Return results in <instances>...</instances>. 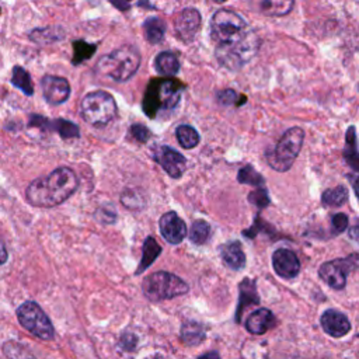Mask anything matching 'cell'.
Listing matches in <instances>:
<instances>
[{
  "label": "cell",
  "mask_w": 359,
  "mask_h": 359,
  "mask_svg": "<svg viewBox=\"0 0 359 359\" xmlns=\"http://www.w3.org/2000/svg\"><path fill=\"white\" fill-rule=\"evenodd\" d=\"M73 49H75L73 63L79 65V63H83L84 60H87L89 58L93 56V54L95 52V45L87 44L84 41H76L73 44Z\"/></svg>",
  "instance_id": "836d02e7"
},
{
  "label": "cell",
  "mask_w": 359,
  "mask_h": 359,
  "mask_svg": "<svg viewBox=\"0 0 359 359\" xmlns=\"http://www.w3.org/2000/svg\"><path fill=\"white\" fill-rule=\"evenodd\" d=\"M348 189L343 185H338L332 189H325L321 195V202L324 207L338 208L343 207L348 201Z\"/></svg>",
  "instance_id": "484cf974"
},
{
  "label": "cell",
  "mask_w": 359,
  "mask_h": 359,
  "mask_svg": "<svg viewBox=\"0 0 359 359\" xmlns=\"http://www.w3.org/2000/svg\"><path fill=\"white\" fill-rule=\"evenodd\" d=\"M142 290L143 295L149 301L161 302L185 295L189 290V286L185 281H183L180 277L174 274L159 271L145 278L142 283Z\"/></svg>",
  "instance_id": "5b68a950"
},
{
  "label": "cell",
  "mask_w": 359,
  "mask_h": 359,
  "mask_svg": "<svg viewBox=\"0 0 359 359\" xmlns=\"http://www.w3.org/2000/svg\"><path fill=\"white\" fill-rule=\"evenodd\" d=\"M9 259V253H8V248L3 243V240L0 239V266H5L8 263Z\"/></svg>",
  "instance_id": "60d3db41"
},
{
  "label": "cell",
  "mask_w": 359,
  "mask_h": 359,
  "mask_svg": "<svg viewBox=\"0 0 359 359\" xmlns=\"http://www.w3.org/2000/svg\"><path fill=\"white\" fill-rule=\"evenodd\" d=\"M352 185H354V189H355V194H356V198L359 201V176L352 180Z\"/></svg>",
  "instance_id": "ee69618b"
},
{
  "label": "cell",
  "mask_w": 359,
  "mask_h": 359,
  "mask_svg": "<svg viewBox=\"0 0 359 359\" xmlns=\"http://www.w3.org/2000/svg\"><path fill=\"white\" fill-rule=\"evenodd\" d=\"M248 200H250L253 204L258 205L259 208H264V207H267V205L270 204V200H268V197H267L266 189H258V191H255V192H251Z\"/></svg>",
  "instance_id": "f35d334b"
},
{
  "label": "cell",
  "mask_w": 359,
  "mask_h": 359,
  "mask_svg": "<svg viewBox=\"0 0 359 359\" xmlns=\"http://www.w3.org/2000/svg\"><path fill=\"white\" fill-rule=\"evenodd\" d=\"M121 202L124 207L132 211H138L145 207V200L142 194L137 189H125L121 195Z\"/></svg>",
  "instance_id": "1f68e13d"
},
{
  "label": "cell",
  "mask_w": 359,
  "mask_h": 359,
  "mask_svg": "<svg viewBox=\"0 0 359 359\" xmlns=\"http://www.w3.org/2000/svg\"><path fill=\"white\" fill-rule=\"evenodd\" d=\"M253 30L244 19L232 10H219L211 20V38L218 47H233L242 43Z\"/></svg>",
  "instance_id": "277c9868"
},
{
  "label": "cell",
  "mask_w": 359,
  "mask_h": 359,
  "mask_svg": "<svg viewBox=\"0 0 359 359\" xmlns=\"http://www.w3.org/2000/svg\"><path fill=\"white\" fill-rule=\"evenodd\" d=\"M349 238L355 242L359 243V223L358 224H354L351 229H349Z\"/></svg>",
  "instance_id": "b9f144b4"
},
{
  "label": "cell",
  "mask_w": 359,
  "mask_h": 359,
  "mask_svg": "<svg viewBox=\"0 0 359 359\" xmlns=\"http://www.w3.org/2000/svg\"><path fill=\"white\" fill-rule=\"evenodd\" d=\"M332 226H333V235L343 233L348 226V216L345 213H336L332 218Z\"/></svg>",
  "instance_id": "8d00e7d4"
},
{
  "label": "cell",
  "mask_w": 359,
  "mask_h": 359,
  "mask_svg": "<svg viewBox=\"0 0 359 359\" xmlns=\"http://www.w3.org/2000/svg\"><path fill=\"white\" fill-rule=\"evenodd\" d=\"M145 37L150 44H159L166 34V24L159 17H149L145 24Z\"/></svg>",
  "instance_id": "d4e9b609"
},
{
  "label": "cell",
  "mask_w": 359,
  "mask_h": 359,
  "mask_svg": "<svg viewBox=\"0 0 359 359\" xmlns=\"http://www.w3.org/2000/svg\"><path fill=\"white\" fill-rule=\"evenodd\" d=\"M41 87L45 100L51 106H60L67 103L71 97V84L65 78L47 75L41 79Z\"/></svg>",
  "instance_id": "7c38bea8"
},
{
  "label": "cell",
  "mask_w": 359,
  "mask_h": 359,
  "mask_svg": "<svg viewBox=\"0 0 359 359\" xmlns=\"http://www.w3.org/2000/svg\"><path fill=\"white\" fill-rule=\"evenodd\" d=\"M215 2H218V3H223V2H226V0H215Z\"/></svg>",
  "instance_id": "f6af8a7d"
},
{
  "label": "cell",
  "mask_w": 359,
  "mask_h": 359,
  "mask_svg": "<svg viewBox=\"0 0 359 359\" xmlns=\"http://www.w3.org/2000/svg\"><path fill=\"white\" fill-rule=\"evenodd\" d=\"M130 134H132V137L138 142H142V143L148 142L150 138V130L145 125H141V124H134L132 126H130Z\"/></svg>",
  "instance_id": "d590c367"
},
{
  "label": "cell",
  "mask_w": 359,
  "mask_h": 359,
  "mask_svg": "<svg viewBox=\"0 0 359 359\" xmlns=\"http://www.w3.org/2000/svg\"><path fill=\"white\" fill-rule=\"evenodd\" d=\"M79 188V178L69 167H58L32 181L25 189L27 201L38 208H54L69 200Z\"/></svg>",
  "instance_id": "6da1fadb"
},
{
  "label": "cell",
  "mask_w": 359,
  "mask_h": 359,
  "mask_svg": "<svg viewBox=\"0 0 359 359\" xmlns=\"http://www.w3.org/2000/svg\"><path fill=\"white\" fill-rule=\"evenodd\" d=\"M160 232L167 243L180 244L187 236V226L176 212H167L160 218Z\"/></svg>",
  "instance_id": "9a60e30c"
},
{
  "label": "cell",
  "mask_w": 359,
  "mask_h": 359,
  "mask_svg": "<svg viewBox=\"0 0 359 359\" xmlns=\"http://www.w3.org/2000/svg\"><path fill=\"white\" fill-rule=\"evenodd\" d=\"M176 137L178 143L184 149H192L200 143V134L197 132V129L189 126V125H180L176 129Z\"/></svg>",
  "instance_id": "83f0119b"
},
{
  "label": "cell",
  "mask_w": 359,
  "mask_h": 359,
  "mask_svg": "<svg viewBox=\"0 0 359 359\" xmlns=\"http://www.w3.org/2000/svg\"><path fill=\"white\" fill-rule=\"evenodd\" d=\"M345 160L348 161V165L359 172V152L356 149V135H355V128L349 126L347 132V148L344 150Z\"/></svg>",
  "instance_id": "f1b7e54d"
},
{
  "label": "cell",
  "mask_w": 359,
  "mask_h": 359,
  "mask_svg": "<svg viewBox=\"0 0 359 359\" xmlns=\"http://www.w3.org/2000/svg\"><path fill=\"white\" fill-rule=\"evenodd\" d=\"M211 236V226L208 222L205 220H197L194 222V224L191 226V232H189V240L194 244H198L202 246L208 242Z\"/></svg>",
  "instance_id": "4dcf8cb0"
},
{
  "label": "cell",
  "mask_w": 359,
  "mask_h": 359,
  "mask_svg": "<svg viewBox=\"0 0 359 359\" xmlns=\"http://www.w3.org/2000/svg\"><path fill=\"white\" fill-rule=\"evenodd\" d=\"M17 320L23 329L32 336L41 340H52L55 337V329L47 313L41 309L37 302H25L19 306L16 312Z\"/></svg>",
  "instance_id": "9c48e42d"
},
{
  "label": "cell",
  "mask_w": 359,
  "mask_h": 359,
  "mask_svg": "<svg viewBox=\"0 0 359 359\" xmlns=\"http://www.w3.org/2000/svg\"><path fill=\"white\" fill-rule=\"evenodd\" d=\"M141 67V54L135 47L124 45L103 56L97 63V72L122 83L132 78Z\"/></svg>",
  "instance_id": "7a4b0ae2"
},
{
  "label": "cell",
  "mask_w": 359,
  "mask_h": 359,
  "mask_svg": "<svg viewBox=\"0 0 359 359\" xmlns=\"http://www.w3.org/2000/svg\"><path fill=\"white\" fill-rule=\"evenodd\" d=\"M305 139V132L302 128H290L282 135L277 146L267 154V161L275 172L283 173L288 172L293 163H295L298 154L301 153Z\"/></svg>",
  "instance_id": "8992f818"
},
{
  "label": "cell",
  "mask_w": 359,
  "mask_h": 359,
  "mask_svg": "<svg viewBox=\"0 0 359 359\" xmlns=\"http://www.w3.org/2000/svg\"><path fill=\"white\" fill-rule=\"evenodd\" d=\"M121 344H122V349L125 351H134L137 347V337L134 334H124L121 338Z\"/></svg>",
  "instance_id": "ab89813d"
},
{
  "label": "cell",
  "mask_w": 359,
  "mask_h": 359,
  "mask_svg": "<svg viewBox=\"0 0 359 359\" xmlns=\"http://www.w3.org/2000/svg\"><path fill=\"white\" fill-rule=\"evenodd\" d=\"M95 219H97V222H100L103 224H113L117 220V211L113 205L106 204L97 209Z\"/></svg>",
  "instance_id": "e575fe53"
},
{
  "label": "cell",
  "mask_w": 359,
  "mask_h": 359,
  "mask_svg": "<svg viewBox=\"0 0 359 359\" xmlns=\"http://www.w3.org/2000/svg\"><path fill=\"white\" fill-rule=\"evenodd\" d=\"M207 332L201 323L197 321H185L181 327V340L188 347L200 345L205 340Z\"/></svg>",
  "instance_id": "7402d4cb"
},
{
  "label": "cell",
  "mask_w": 359,
  "mask_h": 359,
  "mask_svg": "<svg viewBox=\"0 0 359 359\" xmlns=\"http://www.w3.org/2000/svg\"><path fill=\"white\" fill-rule=\"evenodd\" d=\"M176 32L181 41L191 43L201 27V14L195 9L183 10L174 23Z\"/></svg>",
  "instance_id": "5bb4252c"
},
{
  "label": "cell",
  "mask_w": 359,
  "mask_h": 359,
  "mask_svg": "<svg viewBox=\"0 0 359 359\" xmlns=\"http://www.w3.org/2000/svg\"><path fill=\"white\" fill-rule=\"evenodd\" d=\"M83 119L93 126H104L117 115V103L114 97L103 90H97L84 95L80 104Z\"/></svg>",
  "instance_id": "52a82bcc"
},
{
  "label": "cell",
  "mask_w": 359,
  "mask_h": 359,
  "mask_svg": "<svg viewBox=\"0 0 359 359\" xmlns=\"http://www.w3.org/2000/svg\"><path fill=\"white\" fill-rule=\"evenodd\" d=\"M348 258H349V263L352 266V270H358L359 271V254H352Z\"/></svg>",
  "instance_id": "7bdbcfd3"
},
{
  "label": "cell",
  "mask_w": 359,
  "mask_h": 359,
  "mask_svg": "<svg viewBox=\"0 0 359 359\" xmlns=\"http://www.w3.org/2000/svg\"><path fill=\"white\" fill-rule=\"evenodd\" d=\"M273 267L281 278L293 279L301 271V261L292 250L278 248L273 254Z\"/></svg>",
  "instance_id": "4fadbf2b"
},
{
  "label": "cell",
  "mask_w": 359,
  "mask_h": 359,
  "mask_svg": "<svg viewBox=\"0 0 359 359\" xmlns=\"http://www.w3.org/2000/svg\"><path fill=\"white\" fill-rule=\"evenodd\" d=\"M125 2H130V0H125Z\"/></svg>",
  "instance_id": "bcb514c9"
},
{
  "label": "cell",
  "mask_w": 359,
  "mask_h": 359,
  "mask_svg": "<svg viewBox=\"0 0 359 359\" xmlns=\"http://www.w3.org/2000/svg\"><path fill=\"white\" fill-rule=\"evenodd\" d=\"M63 37H65V31L60 27L38 28L30 34V38L38 44H49V43L60 41Z\"/></svg>",
  "instance_id": "4316f807"
},
{
  "label": "cell",
  "mask_w": 359,
  "mask_h": 359,
  "mask_svg": "<svg viewBox=\"0 0 359 359\" xmlns=\"http://www.w3.org/2000/svg\"><path fill=\"white\" fill-rule=\"evenodd\" d=\"M251 9L257 10L261 14L270 17L286 16L292 12L295 2L293 0H248Z\"/></svg>",
  "instance_id": "ac0fdd59"
},
{
  "label": "cell",
  "mask_w": 359,
  "mask_h": 359,
  "mask_svg": "<svg viewBox=\"0 0 359 359\" xmlns=\"http://www.w3.org/2000/svg\"><path fill=\"white\" fill-rule=\"evenodd\" d=\"M259 48V38L254 31L239 44L233 47L216 48V59L223 68L229 71H239L247 62H250Z\"/></svg>",
  "instance_id": "ba28073f"
},
{
  "label": "cell",
  "mask_w": 359,
  "mask_h": 359,
  "mask_svg": "<svg viewBox=\"0 0 359 359\" xmlns=\"http://www.w3.org/2000/svg\"><path fill=\"white\" fill-rule=\"evenodd\" d=\"M238 180L240 184H248V185H254V187H261L264 185V178L261 176L254 167L251 166H246L243 169H240Z\"/></svg>",
  "instance_id": "d6a6232c"
},
{
  "label": "cell",
  "mask_w": 359,
  "mask_h": 359,
  "mask_svg": "<svg viewBox=\"0 0 359 359\" xmlns=\"http://www.w3.org/2000/svg\"><path fill=\"white\" fill-rule=\"evenodd\" d=\"M240 299H239V306H238V312H236V321H240L242 313L244 312V309L250 305H258L259 298H258V293H257V288H255V281L246 278L242 283H240Z\"/></svg>",
  "instance_id": "44dd1931"
},
{
  "label": "cell",
  "mask_w": 359,
  "mask_h": 359,
  "mask_svg": "<svg viewBox=\"0 0 359 359\" xmlns=\"http://www.w3.org/2000/svg\"><path fill=\"white\" fill-rule=\"evenodd\" d=\"M184 86L173 79H154L149 83L143 111L149 118H156L161 111H170L177 107Z\"/></svg>",
  "instance_id": "3957f363"
},
{
  "label": "cell",
  "mask_w": 359,
  "mask_h": 359,
  "mask_svg": "<svg viewBox=\"0 0 359 359\" xmlns=\"http://www.w3.org/2000/svg\"><path fill=\"white\" fill-rule=\"evenodd\" d=\"M30 126H34V128H48V129H54L56 132L63 138V139H71V138H78L80 135V129L76 124L67 121V119H45L43 117H31L30 121Z\"/></svg>",
  "instance_id": "e0dca14e"
},
{
  "label": "cell",
  "mask_w": 359,
  "mask_h": 359,
  "mask_svg": "<svg viewBox=\"0 0 359 359\" xmlns=\"http://www.w3.org/2000/svg\"><path fill=\"white\" fill-rule=\"evenodd\" d=\"M161 254V247L159 246V243L153 239V238H148L143 243V250H142V259H141V264L138 267L137 275L142 274L143 271H146L154 261L156 258Z\"/></svg>",
  "instance_id": "cb8c5ba5"
},
{
  "label": "cell",
  "mask_w": 359,
  "mask_h": 359,
  "mask_svg": "<svg viewBox=\"0 0 359 359\" xmlns=\"http://www.w3.org/2000/svg\"><path fill=\"white\" fill-rule=\"evenodd\" d=\"M156 71L163 76H174L180 71V62L176 54L173 52H161L154 59Z\"/></svg>",
  "instance_id": "603a6c76"
},
{
  "label": "cell",
  "mask_w": 359,
  "mask_h": 359,
  "mask_svg": "<svg viewBox=\"0 0 359 359\" xmlns=\"http://www.w3.org/2000/svg\"><path fill=\"white\" fill-rule=\"evenodd\" d=\"M220 251V257L223 259V263L235 270L239 271L242 268H244L246 266V254L243 251V247L239 242H229V243H224L223 246H220L219 248Z\"/></svg>",
  "instance_id": "ffe728a7"
},
{
  "label": "cell",
  "mask_w": 359,
  "mask_h": 359,
  "mask_svg": "<svg viewBox=\"0 0 359 359\" xmlns=\"http://www.w3.org/2000/svg\"><path fill=\"white\" fill-rule=\"evenodd\" d=\"M12 84L21 90L25 95H32L34 94V86H32L31 78L28 72L21 68V67H14L13 68V75H12Z\"/></svg>",
  "instance_id": "f546056e"
},
{
  "label": "cell",
  "mask_w": 359,
  "mask_h": 359,
  "mask_svg": "<svg viewBox=\"0 0 359 359\" xmlns=\"http://www.w3.org/2000/svg\"><path fill=\"white\" fill-rule=\"evenodd\" d=\"M277 319L268 309H258L250 314L246 321V329L254 336H263L275 327Z\"/></svg>",
  "instance_id": "d6986e66"
},
{
  "label": "cell",
  "mask_w": 359,
  "mask_h": 359,
  "mask_svg": "<svg viewBox=\"0 0 359 359\" xmlns=\"http://www.w3.org/2000/svg\"><path fill=\"white\" fill-rule=\"evenodd\" d=\"M152 157L172 178H180L187 167L185 157L166 145H157L152 150Z\"/></svg>",
  "instance_id": "30bf717a"
},
{
  "label": "cell",
  "mask_w": 359,
  "mask_h": 359,
  "mask_svg": "<svg viewBox=\"0 0 359 359\" xmlns=\"http://www.w3.org/2000/svg\"><path fill=\"white\" fill-rule=\"evenodd\" d=\"M351 270L352 266L349 263V258H337L334 261H329V263H324L319 270V275L330 288L341 290L347 285V277Z\"/></svg>",
  "instance_id": "8fae6325"
},
{
  "label": "cell",
  "mask_w": 359,
  "mask_h": 359,
  "mask_svg": "<svg viewBox=\"0 0 359 359\" xmlns=\"http://www.w3.org/2000/svg\"><path fill=\"white\" fill-rule=\"evenodd\" d=\"M218 100L223 106H232L238 102V93L232 89H226L218 94Z\"/></svg>",
  "instance_id": "74e56055"
},
{
  "label": "cell",
  "mask_w": 359,
  "mask_h": 359,
  "mask_svg": "<svg viewBox=\"0 0 359 359\" xmlns=\"http://www.w3.org/2000/svg\"><path fill=\"white\" fill-rule=\"evenodd\" d=\"M323 330L334 338H341L351 332V323L348 317L334 309L325 310L320 319Z\"/></svg>",
  "instance_id": "2e32d148"
}]
</instances>
